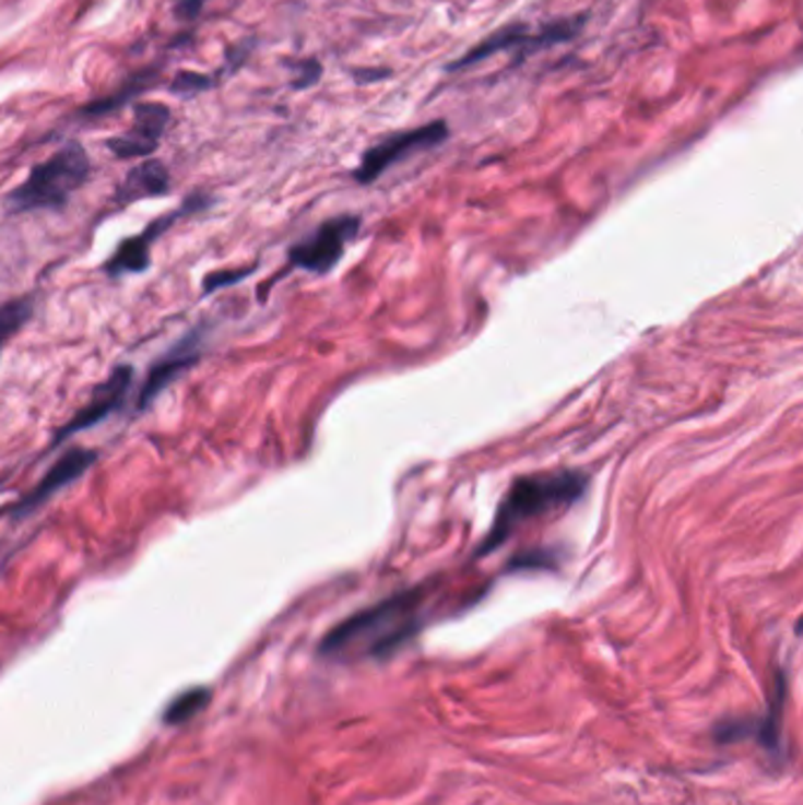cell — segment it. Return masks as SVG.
I'll list each match as a JSON object with an SVG mask.
<instances>
[{
  "mask_svg": "<svg viewBox=\"0 0 803 805\" xmlns=\"http://www.w3.org/2000/svg\"><path fill=\"white\" fill-rule=\"evenodd\" d=\"M589 476L575 469L544 471V474L519 476L509 485L503 502L497 505L486 540L479 544L476 558L491 556L507 544L517 530L547 513L564 511L587 495Z\"/></svg>",
  "mask_w": 803,
  "mask_h": 805,
  "instance_id": "cell-1",
  "label": "cell"
},
{
  "mask_svg": "<svg viewBox=\"0 0 803 805\" xmlns=\"http://www.w3.org/2000/svg\"><path fill=\"white\" fill-rule=\"evenodd\" d=\"M422 601L424 594L420 589H408L377 605H370L366 611L346 617L338 627H332L318 650L326 658H387L391 650H397L417 631V613Z\"/></svg>",
  "mask_w": 803,
  "mask_h": 805,
  "instance_id": "cell-2",
  "label": "cell"
},
{
  "mask_svg": "<svg viewBox=\"0 0 803 805\" xmlns=\"http://www.w3.org/2000/svg\"><path fill=\"white\" fill-rule=\"evenodd\" d=\"M90 177V158L81 144H67L28 173L24 185L8 196L10 212L62 210Z\"/></svg>",
  "mask_w": 803,
  "mask_h": 805,
  "instance_id": "cell-3",
  "label": "cell"
},
{
  "mask_svg": "<svg viewBox=\"0 0 803 805\" xmlns=\"http://www.w3.org/2000/svg\"><path fill=\"white\" fill-rule=\"evenodd\" d=\"M584 24H587V17H582V14L580 17L542 24L538 28H533L526 22H511L503 28H497L495 34H491L486 40L479 43L476 48H472L460 59H454V62L446 67V71L452 73V71L469 69L499 52H513L517 55V62H523V59L538 55L540 50H547V48H554V45L572 40L582 32Z\"/></svg>",
  "mask_w": 803,
  "mask_h": 805,
  "instance_id": "cell-4",
  "label": "cell"
},
{
  "mask_svg": "<svg viewBox=\"0 0 803 805\" xmlns=\"http://www.w3.org/2000/svg\"><path fill=\"white\" fill-rule=\"evenodd\" d=\"M210 205H212L210 196H205V193L191 196V199H187L177 210L165 212L163 217L146 224L140 236L120 240L118 248L114 250V254L102 264V271L109 279L128 276V273H144L151 267V246H154V242L163 234H168L179 220H185L187 215H193V212H203Z\"/></svg>",
  "mask_w": 803,
  "mask_h": 805,
  "instance_id": "cell-5",
  "label": "cell"
},
{
  "mask_svg": "<svg viewBox=\"0 0 803 805\" xmlns=\"http://www.w3.org/2000/svg\"><path fill=\"white\" fill-rule=\"evenodd\" d=\"M448 134L450 130L446 120H434V123L420 126L415 130L393 132L387 140L370 146L366 154H363L354 179L358 185H370V181L380 179L389 168H393V165L401 163L403 158L444 144L448 140Z\"/></svg>",
  "mask_w": 803,
  "mask_h": 805,
  "instance_id": "cell-6",
  "label": "cell"
},
{
  "mask_svg": "<svg viewBox=\"0 0 803 805\" xmlns=\"http://www.w3.org/2000/svg\"><path fill=\"white\" fill-rule=\"evenodd\" d=\"M358 229L361 220L354 215H342L323 222L316 232H311L307 238H302L287 250V267L305 269L323 276V273L340 264L346 246L356 238Z\"/></svg>",
  "mask_w": 803,
  "mask_h": 805,
  "instance_id": "cell-7",
  "label": "cell"
},
{
  "mask_svg": "<svg viewBox=\"0 0 803 805\" xmlns=\"http://www.w3.org/2000/svg\"><path fill=\"white\" fill-rule=\"evenodd\" d=\"M132 379H134V368L132 366H116L109 377L104 379V382H99L93 391V396L87 399V403L75 413L62 429H59L55 434V440L52 446H59L64 443V440H69L71 436L81 434V431H87L93 429L95 424H102L106 417L114 415L116 410L123 407L126 399H128V391L132 387Z\"/></svg>",
  "mask_w": 803,
  "mask_h": 805,
  "instance_id": "cell-8",
  "label": "cell"
},
{
  "mask_svg": "<svg viewBox=\"0 0 803 805\" xmlns=\"http://www.w3.org/2000/svg\"><path fill=\"white\" fill-rule=\"evenodd\" d=\"M203 335L205 330H191L185 338L173 344L170 352H165L154 366L149 368L144 382L138 393V410L144 413L151 405L156 403L161 393L168 389L177 377L185 375L189 368L203 356Z\"/></svg>",
  "mask_w": 803,
  "mask_h": 805,
  "instance_id": "cell-9",
  "label": "cell"
},
{
  "mask_svg": "<svg viewBox=\"0 0 803 805\" xmlns=\"http://www.w3.org/2000/svg\"><path fill=\"white\" fill-rule=\"evenodd\" d=\"M99 452L90 450V448H71L67 450L62 458H59L50 469L48 474L40 478V483L32 493H26L17 507L12 509V521H22L28 519L34 511H38L50 497H55L59 490L69 488L73 481H79L87 469H93L97 464Z\"/></svg>",
  "mask_w": 803,
  "mask_h": 805,
  "instance_id": "cell-10",
  "label": "cell"
},
{
  "mask_svg": "<svg viewBox=\"0 0 803 805\" xmlns=\"http://www.w3.org/2000/svg\"><path fill=\"white\" fill-rule=\"evenodd\" d=\"M170 123V109L165 104L144 102L134 106V123L128 132L109 140L111 154L118 158H144L154 154L161 137Z\"/></svg>",
  "mask_w": 803,
  "mask_h": 805,
  "instance_id": "cell-11",
  "label": "cell"
},
{
  "mask_svg": "<svg viewBox=\"0 0 803 805\" xmlns=\"http://www.w3.org/2000/svg\"><path fill=\"white\" fill-rule=\"evenodd\" d=\"M170 191V173L158 161H144L132 168L116 189V203L130 205L144 199H158Z\"/></svg>",
  "mask_w": 803,
  "mask_h": 805,
  "instance_id": "cell-12",
  "label": "cell"
},
{
  "mask_svg": "<svg viewBox=\"0 0 803 805\" xmlns=\"http://www.w3.org/2000/svg\"><path fill=\"white\" fill-rule=\"evenodd\" d=\"M34 309V297H17L0 304V354H3L5 344L32 321Z\"/></svg>",
  "mask_w": 803,
  "mask_h": 805,
  "instance_id": "cell-13",
  "label": "cell"
},
{
  "mask_svg": "<svg viewBox=\"0 0 803 805\" xmlns=\"http://www.w3.org/2000/svg\"><path fill=\"white\" fill-rule=\"evenodd\" d=\"M210 702V690L208 688H193V690H187L181 692L179 697H175V700L168 705V709H165V723L170 725H179V723H187L189 719H193L196 713L203 711Z\"/></svg>",
  "mask_w": 803,
  "mask_h": 805,
  "instance_id": "cell-14",
  "label": "cell"
},
{
  "mask_svg": "<svg viewBox=\"0 0 803 805\" xmlns=\"http://www.w3.org/2000/svg\"><path fill=\"white\" fill-rule=\"evenodd\" d=\"M782 700H784V688H782V676H780V678H778V692H776V697H772L770 711H768V717L764 719L761 731H759V737H761V742L766 744L768 749H776V747H778V742H780Z\"/></svg>",
  "mask_w": 803,
  "mask_h": 805,
  "instance_id": "cell-15",
  "label": "cell"
},
{
  "mask_svg": "<svg viewBox=\"0 0 803 805\" xmlns=\"http://www.w3.org/2000/svg\"><path fill=\"white\" fill-rule=\"evenodd\" d=\"M252 269H236V271H212L203 279V295L217 293L222 291L224 285H234L238 281H244L246 276H250Z\"/></svg>",
  "mask_w": 803,
  "mask_h": 805,
  "instance_id": "cell-16",
  "label": "cell"
},
{
  "mask_svg": "<svg viewBox=\"0 0 803 805\" xmlns=\"http://www.w3.org/2000/svg\"><path fill=\"white\" fill-rule=\"evenodd\" d=\"M210 85H212V81L205 79V75H201V73H181V75H177V81H175L173 87H175L177 95H196V93H201V90H205Z\"/></svg>",
  "mask_w": 803,
  "mask_h": 805,
  "instance_id": "cell-17",
  "label": "cell"
},
{
  "mask_svg": "<svg viewBox=\"0 0 803 805\" xmlns=\"http://www.w3.org/2000/svg\"><path fill=\"white\" fill-rule=\"evenodd\" d=\"M295 69H297V79H295V83H293V85H295L297 90L314 85L318 79H321V73H323L321 64H318L316 59H305V62L295 64Z\"/></svg>",
  "mask_w": 803,
  "mask_h": 805,
  "instance_id": "cell-18",
  "label": "cell"
},
{
  "mask_svg": "<svg viewBox=\"0 0 803 805\" xmlns=\"http://www.w3.org/2000/svg\"><path fill=\"white\" fill-rule=\"evenodd\" d=\"M749 733V723L747 721H723L721 725H717V739L719 742H735L740 737H745Z\"/></svg>",
  "mask_w": 803,
  "mask_h": 805,
  "instance_id": "cell-19",
  "label": "cell"
},
{
  "mask_svg": "<svg viewBox=\"0 0 803 805\" xmlns=\"http://www.w3.org/2000/svg\"><path fill=\"white\" fill-rule=\"evenodd\" d=\"M205 0H181V3L177 5V14L181 20H193L196 14L201 12Z\"/></svg>",
  "mask_w": 803,
  "mask_h": 805,
  "instance_id": "cell-20",
  "label": "cell"
},
{
  "mask_svg": "<svg viewBox=\"0 0 803 805\" xmlns=\"http://www.w3.org/2000/svg\"><path fill=\"white\" fill-rule=\"evenodd\" d=\"M391 71L387 69H370V71H354V79L358 83H375V81H385L389 79Z\"/></svg>",
  "mask_w": 803,
  "mask_h": 805,
  "instance_id": "cell-21",
  "label": "cell"
}]
</instances>
